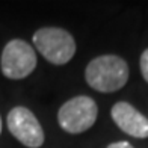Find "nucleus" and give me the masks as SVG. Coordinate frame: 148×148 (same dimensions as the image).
Instances as JSON below:
<instances>
[{"label": "nucleus", "instance_id": "1", "mask_svg": "<svg viewBox=\"0 0 148 148\" xmlns=\"http://www.w3.org/2000/svg\"><path fill=\"white\" fill-rule=\"evenodd\" d=\"M85 79L98 92H115L124 88L129 80V65L116 55H103L88 64Z\"/></svg>", "mask_w": 148, "mask_h": 148}, {"label": "nucleus", "instance_id": "2", "mask_svg": "<svg viewBox=\"0 0 148 148\" xmlns=\"http://www.w3.org/2000/svg\"><path fill=\"white\" fill-rule=\"evenodd\" d=\"M33 45L53 65H65L76 55V41L70 32L59 27H41L33 33Z\"/></svg>", "mask_w": 148, "mask_h": 148}, {"label": "nucleus", "instance_id": "3", "mask_svg": "<svg viewBox=\"0 0 148 148\" xmlns=\"http://www.w3.org/2000/svg\"><path fill=\"white\" fill-rule=\"evenodd\" d=\"M98 107L91 97L77 95L65 101L58 112V123L60 129L71 134L89 130L97 121Z\"/></svg>", "mask_w": 148, "mask_h": 148}, {"label": "nucleus", "instance_id": "4", "mask_svg": "<svg viewBox=\"0 0 148 148\" xmlns=\"http://www.w3.org/2000/svg\"><path fill=\"white\" fill-rule=\"evenodd\" d=\"M36 66V55L33 47L23 39H12L5 45L0 58V68L5 77L21 80L32 74Z\"/></svg>", "mask_w": 148, "mask_h": 148}, {"label": "nucleus", "instance_id": "5", "mask_svg": "<svg viewBox=\"0 0 148 148\" xmlns=\"http://www.w3.org/2000/svg\"><path fill=\"white\" fill-rule=\"evenodd\" d=\"M8 129L15 139L29 148L44 144V130L36 116L24 106H17L8 113Z\"/></svg>", "mask_w": 148, "mask_h": 148}, {"label": "nucleus", "instance_id": "6", "mask_svg": "<svg viewBox=\"0 0 148 148\" xmlns=\"http://www.w3.org/2000/svg\"><path fill=\"white\" fill-rule=\"evenodd\" d=\"M112 119L124 133L138 139L148 138V118L130 103L119 101L110 110Z\"/></svg>", "mask_w": 148, "mask_h": 148}, {"label": "nucleus", "instance_id": "7", "mask_svg": "<svg viewBox=\"0 0 148 148\" xmlns=\"http://www.w3.org/2000/svg\"><path fill=\"white\" fill-rule=\"evenodd\" d=\"M140 73H142L145 82L148 83V49L140 55Z\"/></svg>", "mask_w": 148, "mask_h": 148}, {"label": "nucleus", "instance_id": "8", "mask_svg": "<svg viewBox=\"0 0 148 148\" xmlns=\"http://www.w3.org/2000/svg\"><path fill=\"white\" fill-rule=\"evenodd\" d=\"M107 148H134L132 144H129V142H125V140H121V142H113V144H110Z\"/></svg>", "mask_w": 148, "mask_h": 148}, {"label": "nucleus", "instance_id": "9", "mask_svg": "<svg viewBox=\"0 0 148 148\" xmlns=\"http://www.w3.org/2000/svg\"><path fill=\"white\" fill-rule=\"evenodd\" d=\"M0 133H2V116H0Z\"/></svg>", "mask_w": 148, "mask_h": 148}]
</instances>
